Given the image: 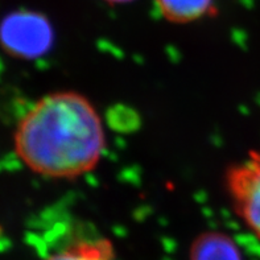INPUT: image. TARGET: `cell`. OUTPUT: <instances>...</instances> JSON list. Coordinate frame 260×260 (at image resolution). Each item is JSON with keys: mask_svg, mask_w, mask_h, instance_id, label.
<instances>
[{"mask_svg": "<svg viewBox=\"0 0 260 260\" xmlns=\"http://www.w3.org/2000/svg\"><path fill=\"white\" fill-rule=\"evenodd\" d=\"M105 148L102 118L77 91H57L39 99L15 132V151L23 164L56 180H73L94 171Z\"/></svg>", "mask_w": 260, "mask_h": 260, "instance_id": "6da1fadb", "label": "cell"}, {"mask_svg": "<svg viewBox=\"0 0 260 260\" xmlns=\"http://www.w3.org/2000/svg\"><path fill=\"white\" fill-rule=\"evenodd\" d=\"M54 43V30L44 15L33 11H16L0 24V44L7 52L23 59L45 56Z\"/></svg>", "mask_w": 260, "mask_h": 260, "instance_id": "7a4b0ae2", "label": "cell"}, {"mask_svg": "<svg viewBox=\"0 0 260 260\" xmlns=\"http://www.w3.org/2000/svg\"><path fill=\"white\" fill-rule=\"evenodd\" d=\"M224 186L235 214L260 241V148L229 167Z\"/></svg>", "mask_w": 260, "mask_h": 260, "instance_id": "3957f363", "label": "cell"}, {"mask_svg": "<svg viewBox=\"0 0 260 260\" xmlns=\"http://www.w3.org/2000/svg\"><path fill=\"white\" fill-rule=\"evenodd\" d=\"M190 260H243L234 239L219 231H205L196 238L189 252Z\"/></svg>", "mask_w": 260, "mask_h": 260, "instance_id": "277c9868", "label": "cell"}, {"mask_svg": "<svg viewBox=\"0 0 260 260\" xmlns=\"http://www.w3.org/2000/svg\"><path fill=\"white\" fill-rule=\"evenodd\" d=\"M157 10L167 21L188 24L213 15L215 0H155Z\"/></svg>", "mask_w": 260, "mask_h": 260, "instance_id": "5b68a950", "label": "cell"}, {"mask_svg": "<svg viewBox=\"0 0 260 260\" xmlns=\"http://www.w3.org/2000/svg\"><path fill=\"white\" fill-rule=\"evenodd\" d=\"M45 260H115V250L105 238L85 239L70 244Z\"/></svg>", "mask_w": 260, "mask_h": 260, "instance_id": "8992f818", "label": "cell"}, {"mask_svg": "<svg viewBox=\"0 0 260 260\" xmlns=\"http://www.w3.org/2000/svg\"><path fill=\"white\" fill-rule=\"evenodd\" d=\"M103 2L109 4H124L128 3V2H132V0H103Z\"/></svg>", "mask_w": 260, "mask_h": 260, "instance_id": "52a82bcc", "label": "cell"}]
</instances>
